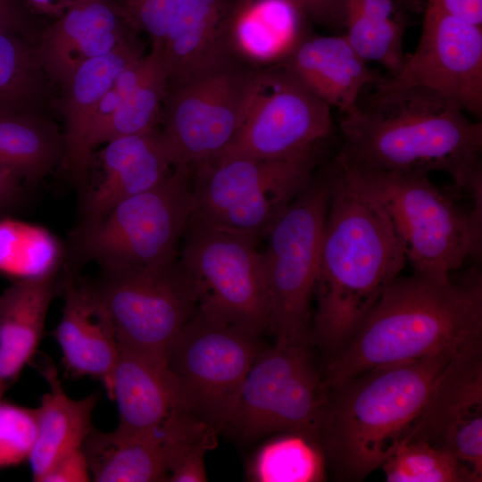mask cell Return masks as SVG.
Instances as JSON below:
<instances>
[{
  "mask_svg": "<svg viewBox=\"0 0 482 482\" xmlns=\"http://www.w3.org/2000/svg\"><path fill=\"white\" fill-rule=\"evenodd\" d=\"M340 121L335 160L360 169L401 174L443 172L471 203L482 205V123L456 104L423 87H373Z\"/></svg>",
  "mask_w": 482,
  "mask_h": 482,
  "instance_id": "6da1fadb",
  "label": "cell"
},
{
  "mask_svg": "<svg viewBox=\"0 0 482 482\" xmlns=\"http://www.w3.org/2000/svg\"><path fill=\"white\" fill-rule=\"evenodd\" d=\"M453 274L398 277L329 357L325 388L374 368L455 352L481 339V273L472 268Z\"/></svg>",
  "mask_w": 482,
  "mask_h": 482,
  "instance_id": "7a4b0ae2",
  "label": "cell"
},
{
  "mask_svg": "<svg viewBox=\"0 0 482 482\" xmlns=\"http://www.w3.org/2000/svg\"><path fill=\"white\" fill-rule=\"evenodd\" d=\"M312 338L329 357L351 337L407 263L380 204L333 162Z\"/></svg>",
  "mask_w": 482,
  "mask_h": 482,
  "instance_id": "3957f363",
  "label": "cell"
},
{
  "mask_svg": "<svg viewBox=\"0 0 482 482\" xmlns=\"http://www.w3.org/2000/svg\"><path fill=\"white\" fill-rule=\"evenodd\" d=\"M455 352L374 368L326 389L315 441L336 479L362 481L382 466L414 426Z\"/></svg>",
  "mask_w": 482,
  "mask_h": 482,
  "instance_id": "277c9868",
  "label": "cell"
},
{
  "mask_svg": "<svg viewBox=\"0 0 482 482\" xmlns=\"http://www.w3.org/2000/svg\"><path fill=\"white\" fill-rule=\"evenodd\" d=\"M334 163L385 210L414 272L449 276L480 255L481 206H464L428 175Z\"/></svg>",
  "mask_w": 482,
  "mask_h": 482,
  "instance_id": "5b68a950",
  "label": "cell"
},
{
  "mask_svg": "<svg viewBox=\"0 0 482 482\" xmlns=\"http://www.w3.org/2000/svg\"><path fill=\"white\" fill-rule=\"evenodd\" d=\"M193 169L174 166L156 186L114 206L98 221L74 228L62 269L79 273L101 266H158L178 259L193 209Z\"/></svg>",
  "mask_w": 482,
  "mask_h": 482,
  "instance_id": "8992f818",
  "label": "cell"
},
{
  "mask_svg": "<svg viewBox=\"0 0 482 482\" xmlns=\"http://www.w3.org/2000/svg\"><path fill=\"white\" fill-rule=\"evenodd\" d=\"M331 191L330 169L312 176L266 230L262 252L269 326L276 341L308 342L311 302Z\"/></svg>",
  "mask_w": 482,
  "mask_h": 482,
  "instance_id": "52a82bcc",
  "label": "cell"
},
{
  "mask_svg": "<svg viewBox=\"0 0 482 482\" xmlns=\"http://www.w3.org/2000/svg\"><path fill=\"white\" fill-rule=\"evenodd\" d=\"M315 151L282 159L211 160L193 168L191 219L262 238L313 176Z\"/></svg>",
  "mask_w": 482,
  "mask_h": 482,
  "instance_id": "ba28073f",
  "label": "cell"
},
{
  "mask_svg": "<svg viewBox=\"0 0 482 482\" xmlns=\"http://www.w3.org/2000/svg\"><path fill=\"white\" fill-rule=\"evenodd\" d=\"M259 239L190 218L179 259L194 282L198 309L257 337L269 326Z\"/></svg>",
  "mask_w": 482,
  "mask_h": 482,
  "instance_id": "9c48e42d",
  "label": "cell"
},
{
  "mask_svg": "<svg viewBox=\"0 0 482 482\" xmlns=\"http://www.w3.org/2000/svg\"><path fill=\"white\" fill-rule=\"evenodd\" d=\"M87 282L118 344L165 362L172 342L198 309L194 282L179 257L158 266H101Z\"/></svg>",
  "mask_w": 482,
  "mask_h": 482,
  "instance_id": "30bf717a",
  "label": "cell"
},
{
  "mask_svg": "<svg viewBox=\"0 0 482 482\" xmlns=\"http://www.w3.org/2000/svg\"><path fill=\"white\" fill-rule=\"evenodd\" d=\"M259 70L231 56L167 86L160 131L174 166L193 169L229 145L243 121Z\"/></svg>",
  "mask_w": 482,
  "mask_h": 482,
  "instance_id": "8fae6325",
  "label": "cell"
},
{
  "mask_svg": "<svg viewBox=\"0 0 482 482\" xmlns=\"http://www.w3.org/2000/svg\"><path fill=\"white\" fill-rule=\"evenodd\" d=\"M307 343L276 341L260 351L227 428L246 440L283 432L315 440L326 388Z\"/></svg>",
  "mask_w": 482,
  "mask_h": 482,
  "instance_id": "7c38bea8",
  "label": "cell"
},
{
  "mask_svg": "<svg viewBox=\"0 0 482 482\" xmlns=\"http://www.w3.org/2000/svg\"><path fill=\"white\" fill-rule=\"evenodd\" d=\"M262 349L257 337L197 309L166 356L184 407L216 432L227 428L245 378Z\"/></svg>",
  "mask_w": 482,
  "mask_h": 482,
  "instance_id": "4fadbf2b",
  "label": "cell"
},
{
  "mask_svg": "<svg viewBox=\"0 0 482 482\" xmlns=\"http://www.w3.org/2000/svg\"><path fill=\"white\" fill-rule=\"evenodd\" d=\"M330 108L282 66L260 69L236 136L212 160L282 159L314 152L332 132Z\"/></svg>",
  "mask_w": 482,
  "mask_h": 482,
  "instance_id": "5bb4252c",
  "label": "cell"
},
{
  "mask_svg": "<svg viewBox=\"0 0 482 482\" xmlns=\"http://www.w3.org/2000/svg\"><path fill=\"white\" fill-rule=\"evenodd\" d=\"M413 53L400 70L375 85L382 89L423 87L482 117V27L428 4ZM374 87V86H373Z\"/></svg>",
  "mask_w": 482,
  "mask_h": 482,
  "instance_id": "9a60e30c",
  "label": "cell"
},
{
  "mask_svg": "<svg viewBox=\"0 0 482 482\" xmlns=\"http://www.w3.org/2000/svg\"><path fill=\"white\" fill-rule=\"evenodd\" d=\"M404 438L448 453L482 480V338L449 358Z\"/></svg>",
  "mask_w": 482,
  "mask_h": 482,
  "instance_id": "2e32d148",
  "label": "cell"
},
{
  "mask_svg": "<svg viewBox=\"0 0 482 482\" xmlns=\"http://www.w3.org/2000/svg\"><path fill=\"white\" fill-rule=\"evenodd\" d=\"M132 30L121 3L73 0L40 35L37 56L46 77L64 88L80 64L110 53Z\"/></svg>",
  "mask_w": 482,
  "mask_h": 482,
  "instance_id": "e0dca14e",
  "label": "cell"
},
{
  "mask_svg": "<svg viewBox=\"0 0 482 482\" xmlns=\"http://www.w3.org/2000/svg\"><path fill=\"white\" fill-rule=\"evenodd\" d=\"M62 315L52 335L62 353L66 373L100 380L111 398L119 345L111 320L87 278L62 270Z\"/></svg>",
  "mask_w": 482,
  "mask_h": 482,
  "instance_id": "ac0fdd59",
  "label": "cell"
},
{
  "mask_svg": "<svg viewBox=\"0 0 482 482\" xmlns=\"http://www.w3.org/2000/svg\"><path fill=\"white\" fill-rule=\"evenodd\" d=\"M100 159L102 175L79 200L80 219L75 228L98 221L120 202L156 186L174 167L157 128L111 140Z\"/></svg>",
  "mask_w": 482,
  "mask_h": 482,
  "instance_id": "d6986e66",
  "label": "cell"
},
{
  "mask_svg": "<svg viewBox=\"0 0 482 482\" xmlns=\"http://www.w3.org/2000/svg\"><path fill=\"white\" fill-rule=\"evenodd\" d=\"M132 38L106 54L84 62L64 87L65 155L62 167L77 187L79 200L89 183L93 152L88 141L97 107L118 75L143 56L141 47Z\"/></svg>",
  "mask_w": 482,
  "mask_h": 482,
  "instance_id": "ffe728a7",
  "label": "cell"
},
{
  "mask_svg": "<svg viewBox=\"0 0 482 482\" xmlns=\"http://www.w3.org/2000/svg\"><path fill=\"white\" fill-rule=\"evenodd\" d=\"M279 65L315 96L343 113L355 105L364 88L383 78L370 69L344 34L307 33Z\"/></svg>",
  "mask_w": 482,
  "mask_h": 482,
  "instance_id": "44dd1931",
  "label": "cell"
},
{
  "mask_svg": "<svg viewBox=\"0 0 482 482\" xmlns=\"http://www.w3.org/2000/svg\"><path fill=\"white\" fill-rule=\"evenodd\" d=\"M111 399L119 411L116 428L132 434L161 431L179 411L187 410L165 361L120 345Z\"/></svg>",
  "mask_w": 482,
  "mask_h": 482,
  "instance_id": "7402d4cb",
  "label": "cell"
},
{
  "mask_svg": "<svg viewBox=\"0 0 482 482\" xmlns=\"http://www.w3.org/2000/svg\"><path fill=\"white\" fill-rule=\"evenodd\" d=\"M62 287V268L14 280L0 295V389L4 393L34 357L49 306Z\"/></svg>",
  "mask_w": 482,
  "mask_h": 482,
  "instance_id": "603a6c76",
  "label": "cell"
},
{
  "mask_svg": "<svg viewBox=\"0 0 482 482\" xmlns=\"http://www.w3.org/2000/svg\"><path fill=\"white\" fill-rule=\"evenodd\" d=\"M235 4V0H185L160 46L168 86L233 56L228 29Z\"/></svg>",
  "mask_w": 482,
  "mask_h": 482,
  "instance_id": "cb8c5ba5",
  "label": "cell"
},
{
  "mask_svg": "<svg viewBox=\"0 0 482 482\" xmlns=\"http://www.w3.org/2000/svg\"><path fill=\"white\" fill-rule=\"evenodd\" d=\"M287 0L237 2L228 29L230 54L257 69L279 65L308 33Z\"/></svg>",
  "mask_w": 482,
  "mask_h": 482,
  "instance_id": "d4e9b609",
  "label": "cell"
},
{
  "mask_svg": "<svg viewBox=\"0 0 482 482\" xmlns=\"http://www.w3.org/2000/svg\"><path fill=\"white\" fill-rule=\"evenodd\" d=\"M177 439L167 432H102L94 428L82 450L92 481H168L169 453Z\"/></svg>",
  "mask_w": 482,
  "mask_h": 482,
  "instance_id": "484cf974",
  "label": "cell"
},
{
  "mask_svg": "<svg viewBox=\"0 0 482 482\" xmlns=\"http://www.w3.org/2000/svg\"><path fill=\"white\" fill-rule=\"evenodd\" d=\"M43 364L39 370L50 391L42 396L37 408V436L29 458L36 482L60 458L82 447L94 428L91 417L99 399L96 393L79 400L71 398L62 386L54 365L47 361Z\"/></svg>",
  "mask_w": 482,
  "mask_h": 482,
  "instance_id": "4316f807",
  "label": "cell"
},
{
  "mask_svg": "<svg viewBox=\"0 0 482 482\" xmlns=\"http://www.w3.org/2000/svg\"><path fill=\"white\" fill-rule=\"evenodd\" d=\"M65 155L63 134L36 112L0 110V164L24 183L37 184Z\"/></svg>",
  "mask_w": 482,
  "mask_h": 482,
  "instance_id": "83f0119b",
  "label": "cell"
},
{
  "mask_svg": "<svg viewBox=\"0 0 482 482\" xmlns=\"http://www.w3.org/2000/svg\"><path fill=\"white\" fill-rule=\"evenodd\" d=\"M324 454L315 440L283 432L256 452L248 478L256 482H319L326 478Z\"/></svg>",
  "mask_w": 482,
  "mask_h": 482,
  "instance_id": "f1b7e54d",
  "label": "cell"
},
{
  "mask_svg": "<svg viewBox=\"0 0 482 482\" xmlns=\"http://www.w3.org/2000/svg\"><path fill=\"white\" fill-rule=\"evenodd\" d=\"M23 38L0 29V110L36 112L47 96L36 48Z\"/></svg>",
  "mask_w": 482,
  "mask_h": 482,
  "instance_id": "f546056e",
  "label": "cell"
},
{
  "mask_svg": "<svg viewBox=\"0 0 482 482\" xmlns=\"http://www.w3.org/2000/svg\"><path fill=\"white\" fill-rule=\"evenodd\" d=\"M62 248L46 229L7 217L0 219V271L15 280L61 270Z\"/></svg>",
  "mask_w": 482,
  "mask_h": 482,
  "instance_id": "4dcf8cb0",
  "label": "cell"
},
{
  "mask_svg": "<svg viewBox=\"0 0 482 482\" xmlns=\"http://www.w3.org/2000/svg\"><path fill=\"white\" fill-rule=\"evenodd\" d=\"M167 86L168 79L161 60L156 68L93 131L89 139L92 152L96 146L115 138L156 129L162 116Z\"/></svg>",
  "mask_w": 482,
  "mask_h": 482,
  "instance_id": "1f68e13d",
  "label": "cell"
},
{
  "mask_svg": "<svg viewBox=\"0 0 482 482\" xmlns=\"http://www.w3.org/2000/svg\"><path fill=\"white\" fill-rule=\"evenodd\" d=\"M381 468L388 482L481 481L453 455L414 439H403Z\"/></svg>",
  "mask_w": 482,
  "mask_h": 482,
  "instance_id": "d6a6232c",
  "label": "cell"
},
{
  "mask_svg": "<svg viewBox=\"0 0 482 482\" xmlns=\"http://www.w3.org/2000/svg\"><path fill=\"white\" fill-rule=\"evenodd\" d=\"M37 436V408L0 400V470L22 464Z\"/></svg>",
  "mask_w": 482,
  "mask_h": 482,
  "instance_id": "836d02e7",
  "label": "cell"
},
{
  "mask_svg": "<svg viewBox=\"0 0 482 482\" xmlns=\"http://www.w3.org/2000/svg\"><path fill=\"white\" fill-rule=\"evenodd\" d=\"M185 0H125L121 2L134 29L149 36L152 46L162 45Z\"/></svg>",
  "mask_w": 482,
  "mask_h": 482,
  "instance_id": "e575fe53",
  "label": "cell"
},
{
  "mask_svg": "<svg viewBox=\"0 0 482 482\" xmlns=\"http://www.w3.org/2000/svg\"><path fill=\"white\" fill-rule=\"evenodd\" d=\"M215 432L175 443L169 454L168 481L204 482L205 453L213 447Z\"/></svg>",
  "mask_w": 482,
  "mask_h": 482,
  "instance_id": "d590c367",
  "label": "cell"
},
{
  "mask_svg": "<svg viewBox=\"0 0 482 482\" xmlns=\"http://www.w3.org/2000/svg\"><path fill=\"white\" fill-rule=\"evenodd\" d=\"M306 20L332 31L344 33L345 0H287Z\"/></svg>",
  "mask_w": 482,
  "mask_h": 482,
  "instance_id": "8d00e7d4",
  "label": "cell"
},
{
  "mask_svg": "<svg viewBox=\"0 0 482 482\" xmlns=\"http://www.w3.org/2000/svg\"><path fill=\"white\" fill-rule=\"evenodd\" d=\"M90 472L82 447L60 458L39 482H87Z\"/></svg>",
  "mask_w": 482,
  "mask_h": 482,
  "instance_id": "74e56055",
  "label": "cell"
},
{
  "mask_svg": "<svg viewBox=\"0 0 482 482\" xmlns=\"http://www.w3.org/2000/svg\"><path fill=\"white\" fill-rule=\"evenodd\" d=\"M0 29L30 38L35 26L21 0H0Z\"/></svg>",
  "mask_w": 482,
  "mask_h": 482,
  "instance_id": "f35d334b",
  "label": "cell"
},
{
  "mask_svg": "<svg viewBox=\"0 0 482 482\" xmlns=\"http://www.w3.org/2000/svg\"><path fill=\"white\" fill-rule=\"evenodd\" d=\"M26 200L24 182L0 164V219L19 210L25 204Z\"/></svg>",
  "mask_w": 482,
  "mask_h": 482,
  "instance_id": "ab89813d",
  "label": "cell"
},
{
  "mask_svg": "<svg viewBox=\"0 0 482 482\" xmlns=\"http://www.w3.org/2000/svg\"><path fill=\"white\" fill-rule=\"evenodd\" d=\"M427 4L482 27V0H428Z\"/></svg>",
  "mask_w": 482,
  "mask_h": 482,
  "instance_id": "60d3db41",
  "label": "cell"
},
{
  "mask_svg": "<svg viewBox=\"0 0 482 482\" xmlns=\"http://www.w3.org/2000/svg\"><path fill=\"white\" fill-rule=\"evenodd\" d=\"M34 12L57 19L61 17L73 0H25Z\"/></svg>",
  "mask_w": 482,
  "mask_h": 482,
  "instance_id": "b9f144b4",
  "label": "cell"
},
{
  "mask_svg": "<svg viewBox=\"0 0 482 482\" xmlns=\"http://www.w3.org/2000/svg\"><path fill=\"white\" fill-rule=\"evenodd\" d=\"M398 6L411 12H423L428 0H394Z\"/></svg>",
  "mask_w": 482,
  "mask_h": 482,
  "instance_id": "7bdbcfd3",
  "label": "cell"
},
{
  "mask_svg": "<svg viewBox=\"0 0 482 482\" xmlns=\"http://www.w3.org/2000/svg\"><path fill=\"white\" fill-rule=\"evenodd\" d=\"M4 393L0 389V400L2 399V396Z\"/></svg>",
  "mask_w": 482,
  "mask_h": 482,
  "instance_id": "ee69618b",
  "label": "cell"
},
{
  "mask_svg": "<svg viewBox=\"0 0 482 482\" xmlns=\"http://www.w3.org/2000/svg\"><path fill=\"white\" fill-rule=\"evenodd\" d=\"M235 1H237V2H242V1H245V0H235Z\"/></svg>",
  "mask_w": 482,
  "mask_h": 482,
  "instance_id": "f6af8a7d",
  "label": "cell"
},
{
  "mask_svg": "<svg viewBox=\"0 0 482 482\" xmlns=\"http://www.w3.org/2000/svg\"><path fill=\"white\" fill-rule=\"evenodd\" d=\"M122 1H124V0H122Z\"/></svg>",
  "mask_w": 482,
  "mask_h": 482,
  "instance_id": "bcb514c9",
  "label": "cell"
}]
</instances>
